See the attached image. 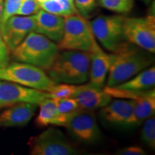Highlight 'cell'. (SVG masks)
Here are the masks:
<instances>
[{
  "label": "cell",
  "mask_w": 155,
  "mask_h": 155,
  "mask_svg": "<svg viewBox=\"0 0 155 155\" xmlns=\"http://www.w3.org/2000/svg\"><path fill=\"white\" fill-rule=\"evenodd\" d=\"M45 98H48L46 91L0 80V109L22 102L39 105Z\"/></svg>",
  "instance_id": "8fae6325"
},
{
  "label": "cell",
  "mask_w": 155,
  "mask_h": 155,
  "mask_svg": "<svg viewBox=\"0 0 155 155\" xmlns=\"http://www.w3.org/2000/svg\"><path fill=\"white\" fill-rule=\"evenodd\" d=\"M35 17L14 16L9 17L0 26L4 40L10 52L23 41L30 32L35 30Z\"/></svg>",
  "instance_id": "7c38bea8"
},
{
  "label": "cell",
  "mask_w": 155,
  "mask_h": 155,
  "mask_svg": "<svg viewBox=\"0 0 155 155\" xmlns=\"http://www.w3.org/2000/svg\"><path fill=\"white\" fill-rule=\"evenodd\" d=\"M52 65L46 70L55 83L82 84L88 81L90 52L61 50Z\"/></svg>",
  "instance_id": "7a4b0ae2"
},
{
  "label": "cell",
  "mask_w": 155,
  "mask_h": 155,
  "mask_svg": "<svg viewBox=\"0 0 155 155\" xmlns=\"http://www.w3.org/2000/svg\"><path fill=\"white\" fill-rule=\"evenodd\" d=\"M124 38L151 54L155 53V17L150 15L142 17H125Z\"/></svg>",
  "instance_id": "52a82bcc"
},
{
  "label": "cell",
  "mask_w": 155,
  "mask_h": 155,
  "mask_svg": "<svg viewBox=\"0 0 155 155\" xmlns=\"http://www.w3.org/2000/svg\"><path fill=\"white\" fill-rule=\"evenodd\" d=\"M38 106L40 110L35 119L36 124L40 127L53 125L58 113L55 99L45 98Z\"/></svg>",
  "instance_id": "d6986e66"
},
{
  "label": "cell",
  "mask_w": 155,
  "mask_h": 155,
  "mask_svg": "<svg viewBox=\"0 0 155 155\" xmlns=\"http://www.w3.org/2000/svg\"><path fill=\"white\" fill-rule=\"evenodd\" d=\"M141 1L143 2H144L146 5H149V4L150 3L151 0H141Z\"/></svg>",
  "instance_id": "1f68e13d"
},
{
  "label": "cell",
  "mask_w": 155,
  "mask_h": 155,
  "mask_svg": "<svg viewBox=\"0 0 155 155\" xmlns=\"http://www.w3.org/2000/svg\"><path fill=\"white\" fill-rule=\"evenodd\" d=\"M133 100L118 98L101 108L100 118L104 124L113 127L130 129L137 127L134 114Z\"/></svg>",
  "instance_id": "30bf717a"
},
{
  "label": "cell",
  "mask_w": 155,
  "mask_h": 155,
  "mask_svg": "<svg viewBox=\"0 0 155 155\" xmlns=\"http://www.w3.org/2000/svg\"><path fill=\"white\" fill-rule=\"evenodd\" d=\"M98 5L108 10L119 13L127 14L132 10L134 0H97Z\"/></svg>",
  "instance_id": "44dd1931"
},
{
  "label": "cell",
  "mask_w": 155,
  "mask_h": 155,
  "mask_svg": "<svg viewBox=\"0 0 155 155\" xmlns=\"http://www.w3.org/2000/svg\"><path fill=\"white\" fill-rule=\"evenodd\" d=\"M38 105L22 102L10 106L0 114V127H17L28 124Z\"/></svg>",
  "instance_id": "9a60e30c"
},
{
  "label": "cell",
  "mask_w": 155,
  "mask_h": 155,
  "mask_svg": "<svg viewBox=\"0 0 155 155\" xmlns=\"http://www.w3.org/2000/svg\"><path fill=\"white\" fill-rule=\"evenodd\" d=\"M35 17L34 32L45 36L52 41L58 42L61 40L64 32V17L52 14L40 9Z\"/></svg>",
  "instance_id": "2e32d148"
},
{
  "label": "cell",
  "mask_w": 155,
  "mask_h": 155,
  "mask_svg": "<svg viewBox=\"0 0 155 155\" xmlns=\"http://www.w3.org/2000/svg\"><path fill=\"white\" fill-rule=\"evenodd\" d=\"M141 139L151 149L155 148V118L154 116L147 118L142 122Z\"/></svg>",
  "instance_id": "7402d4cb"
},
{
  "label": "cell",
  "mask_w": 155,
  "mask_h": 155,
  "mask_svg": "<svg viewBox=\"0 0 155 155\" xmlns=\"http://www.w3.org/2000/svg\"><path fill=\"white\" fill-rule=\"evenodd\" d=\"M134 101V114L136 124L139 126L147 118L154 115L155 112V90H147L144 94Z\"/></svg>",
  "instance_id": "ac0fdd59"
},
{
  "label": "cell",
  "mask_w": 155,
  "mask_h": 155,
  "mask_svg": "<svg viewBox=\"0 0 155 155\" xmlns=\"http://www.w3.org/2000/svg\"><path fill=\"white\" fill-rule=\"evenodd\" d=\"M64 32L57 45L59 50L90 51L94 35L90 22L78 12L64 17Z\"/></svg>",
  "instance_id": "5b68a950"
},
{
  "label": "cell",
  "mask_w": 155,
  "mask_h": 155,
  "mask_svg": "<svg viewBox=\"0 0 155 155\" xmlns=\"http://www.w3.org/2000/svg\"><path fill=\"white\" fill-rule=\"evenodd\" d=\"M155 85V67L147 68L116 88L129 91H144L154 88Z\"/></svg>",
  "instance_id": "e0dca14e"
},
{
  "label": "cell",
  "mask_w": 155,
  "mask_h": 155,
  "mask_svg": "<svg viewBox=\"0 0 155 155\" xmlns=\"http://www.w3.org/2000/svg\"><path fill=\"white\" fill-rule=\"evenodd\" d=\"M72 97L78 102L81 109L87 111L104 107L112 100V97L104 89L96 88L89 83L76 86Z\"/></svg>",
  "instance_id": "5bb4252c"
},
{
  "label": "cell",
  "mask_w": 155,
  "mask_h": 155,
  "mask_svg": "<svg viewBox=\"0 0 155 155\" xmlns=\"http://www.w3.org/2000/svg\"><path fill=\"white\" fill-rule=\"evenodd\" d=\"M66 1H67L68 3L71 4V5L75 6V5H74V0H66Z\"/></svg>",
  "instance_id": "4dcf8cb0"
},
{
  "label": "cell",
  "mask_w": 155,
  "mask_h": 155,
  "mask_svg": "<svg viewBox=\"0 0 155 155\" xmlns=\"http://www.w3.org/2000/svg\"><path fill=\"white\" fill-rule=\"evenodd\" d=\"M59 52L55 42L32 31L12 50L10 57L15 61L30 64L45 71L55 61Z\"/></svg>",
  "instance_id": "3957f363"
},
{
  "label": "cell",
  "mask_w": 155,
  "mask_h": 155,
  "mask_svg": "<svg viewBox=\"0 0 155 155\" xmlns=\"http://www.w3.org/2000/svg\"><path fill=\"white\" fill-rule=\"evenodd\" d=\"M66 128L73 139L84 144L99 141L101 131L91 111L79 109L72 116Z\"/></svg>",
  "instance_id": "9c48e42d"
},
{
  "label": "cell",
  "mask_w": 155,
  "mask_h": 155,
  "mask_svg": "<svg viewBox=\"0 0 155 155\" xmlns=\"http://www.w3.org/2000/svg\"><path fill=\"white\" fill-rule=\"evenodd\" d=\"M36 1H37V2H38L39 4H40V3L45 2L48 1V0H36Z\"/></svg>",
  "instance_id": "d6a6232c"
},
{
  "label": "cell",
  "mask_w": 155,
  "mask_h": 155,
  "mask_svg": "<svg viewBox=\"0 0 155 155\" xmlns=\"http://www.w3.org/2000/svg\"><path fill=\"white\" fill-rule=\"evenodd\" d=\"M76 85L68 83H56L47 92L48 98H62L72 97L75 93Z\"/></svg>",
  "instance_id": "603a6c76"
},
{
  "label": "cell",
  "mask_w": 155,
  "mask_h": 155,
  "mask_svg": "<svg viewBox=\"0 0 155 155\" xmlns=\"http://www.w3.org/2000/svg\"><path fill=\"white\" fill-rule=\"evenodd\" d=\"M39 5L42 10L63 17L78 12L75 6L71 5L66 0H48Z\"/></svg>",
  "instance_id": "ffe728a7"
},
{
  "label": "cell",
  "mask_w": 155,
  "mask_h": 155,
  "mask_svg": "<svg viewBox=\"0 0 155 155\" xmlns=\"http://www.w3.org/2000/svg\"><path fill=\"white\" fill-rule=\"evenodd\" d=\"M123 15H101L90 22L95 38L105 49L114 52L124 42Z\"/></svg>",
  "instance_id": "ba28073f"
},
{
  "label": "cell",
  "mask_w": 155,
  "mask_h": 155,
  "mask_svg": "<svg viewBox=\"0 0 155 155\" xmlns=\"http://www.w3.org/2000/svg\"><path fill=\"white\" fill-rule=\"evenodd\" d=\"M147 52L127 41L121 42L111 54L106 86H117L150 67L153 58Z\"/></svg>",
  "instance_id": "6da1fadb"
},
{
  "label": "cell",
  "mask_w": 155,
  "mask_h": 155,
  "mask_svg": "<svg viewBox=\"0 0 155 155\" xmlns=\"http://www.w3.org/2000/svg\"><path fill=\"white\" fill-rule=\"evenodd\" d=\"M56 103L58 112L60 114H70L78 111L81 108L73 97L62 98H54Z\"/></svg>",
  "instance_id": "cb8c5ba5"
},
{
  "label": "cell",
  "mask_w": 155,
  "mask_h": 155,
  "mask_svg": "<svg viewBox=\"0 0 155 155\" xmlns=\"http://www.w3.org/2000/svg\"><path fill=\"white\" fill-rule=\"evenodd\" d=\"M89 52L91 55L89 83L96 88H103L111 65V54H107L101 48L95 37Z\"/></svg>",
  "instance_id": "4fadbf2b"
},
{
  "label": "cell",
  "mask_w": 155,
  "mask_h": 155,
  "mask_svg": "<svg viewBox=\"0 0 155 155\" xmlns=\"http://www.w3.org/2000/svg\"><path fill=\"white\" fill-rule=\"evenodd\" d=\"M118 154L121 155H146L147 152L144 149L138 145L129 146L120 150Z\"/></svg>",
  "instance_id": "f1b7e54d"
},
{
  "label": "cell",
  "mask_w": 155,
  "mask_h": 155,
  "mask_svg": "<svg viewBox=\"0 0 155 155\" xmlns=\"http://www.w3.org/2000/svg\"><path fill=\"white\" fill-rule=\"evenodd\" d=\"M23 0H4L3 12L0 20V26L4 24L9 17L16 15Z\"/></svg>",
  "instance_id": "d4e9b609"
},
{
  "label": "cell",
  "mask_w": 155,
  "mask_h": 155,
  "mask_svg": "<svg viewBox=\"0 0 155 155\" xmlns=\"http://www.w3.org/2000/svg\"><path fill=\"white\" fill-rule=\"evenodd\" d=\"M0 80L48 92L56 83L44 70L21 62H9L0 67Z\"/></svg>",
  "instance_id": "277c9868"
},
{
  "label": "cell",
  "mask_w": 155,
  "mask_h": 155,
  "mask_svg": "<svg viewBox=\"0 0 155 155\" xmlns=\"http://www.w3.org/2000/svg\"><path fill=\"white\" fill-rule=\"evenodd\" d=\"M28 146L32 155H73L79 153L76 147L68 140L65 134L53 127L31 137Z\"/></svg>",
  "instance_id": "8992f818"
},
{
  "label": "cell",
  "mask_w": 155,
  "mask_h": 155,
  "mask_svg": "<svg viewBox=\"0 0 155 155\" xmlns=\"http://www.w3.org/2000/svg\"><path fill=\"white\" fill-rule=\"evenodd\" d=\"M77 11L82 16L87 17L96 8V0H74Z\"/></svg>",
  "instance_id": "4316f807"
},
{
  "label": "cell",
  "mask_w": 155,
  "mask_h": 155,
  "mask_svg": "<svg viewBox=\"0 0 155 155\" xmlns=\"http://www.w3.org/2000/svg\"><path fill=\"white\" fill-rule=\"evenodd\" d=\"M40 9V5L36 0H23L16 15L20 16H30L36 15Z\"/></svg>",
  "instance_id": "484cf974"
},
{
  "label": "cell",
  "mask_w": 155,
  "mask_h": 155,
  "mask_svg": "<svg viewBox=\"0 0 155 155\" xmlns=\"http://www.w3.org/2000/svg\"><path fill=\"white\" fill-rule=\"evenodd\" d=\"M10 61V50L4 40L0 29V67L8 63Z\"/></svg>",
  "instance_id": "83f0119b"
},
{
  "label": "cell",
  "mask_w": 155,
  "mask_h": 155,
  "mask_svg": "<svg viewBox=\"0 0 155 155\" xmlns=\"http://www.w3.org/2000/svg\"><path fill=\"white\" fill-rule=\"evenodd\" d=\"M3 3H4V0H0V20H1L2 19V16Z\"/></svg>",
  "instance_id": "f546056e"
}]
</instances>
